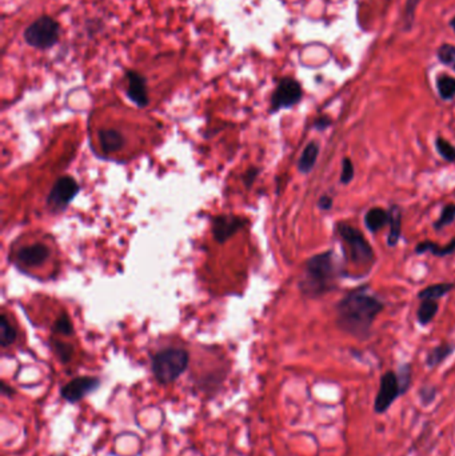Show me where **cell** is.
<instances>
[{
	"mask_svg": "<svg viewBox=\"0 0 455 456\" xmlns=\"http://www.w3.org/2000/svg\"><path fill=\"white\" fill-rule=\"evenodd\" d=\"M383 303L375 296L355 290L337 306V324L341 330L356 338H366L375 318L382 312Z\"/></svg>",
	"mask_w": 455,
	"mask_h": 456,
	"instance_id": "obj_1",
	"label": "cell"
},
{
	"mask_svg": "<svg viewBox=\"0 0 455 456\" xmlns=\"http://www.w3.org/2000/svg\"><path fill=\"white\" fill-rule=\"evenodd\" d=\"M339 265L333 251H326L310 258L303 269L299 289L303 295L318 297L335 289Z\"/></svg>",
	"mask_w": 455,
	"mask_h": 456,
	"instance_id": "obj_2",
	"label": "cell"
},
{
	"mask_svg": "<svg viewBox=\"0 0 455 456\" xmlns=\"http://www.w3.org/2000/svg\"><path fill=\"white\" fill-rule=\"evenodd\" d=\"M188 362L190 356L185 349H163L153 358V373L159 383L168 384L186 371Z\"/></svg>",
	"mask_w": 455,
	"mask_h": 456,
	"instance_id": "obj_3",
	"label": "cell"
},
{
	"mask_svg": "<svg viewBox=\"0 0 455 456\" xmlns=\"http://www.w3.org/2000/svg\"><path fill=\"white\" fill-rule=\"evenodd\" d=\"M60 36V25L51 16H40L32 22L23 33L28 46L38 50H47L55 46Z\"/></svg>",
	"mask_w": 455,
	"mask_h": 456,
	"instance_id": "obj_4",
	"label": "cell"
},
{
	"mask_svg": "<svg viewBox=\"0 0 455 456\" xmlns=\"http://www.w3.org/2000/svg\"><path fill=\"white\" fill-rule=\"evenodd\" d=\"M337 230L342 241L348 245V256L352 263L366 267L374 262L373 248L361 231L345 223H339Z\"/></svg>",
	"mask_w": 455,
	"mask_h": 456,
	"instance_id": "obj_5",
	"label": "cell"
},
{
	"mask_svg": "<svg viewBox=\"0 0 455 456\" xmlns=\"http://www.w3.org/2000/svg\"><path fill=\"white\" fill-rule=\"evenodd\" d=\"M302 87L293 78L279 81L271 96V111L276 112L282 108H290L298 105L302 99Z\"/></svg>",
	"mask_w": 455,
	"mask_h": 456,
	"instance_id": "obj_6",
	"label": "cell"
},
{
	"mask_svg": "<svg viewBox=\"0 0 455 456\" xmlns=\"http://www.w3.org/2000/svg\"><path fill=\"white\" fill-rule=\"evenodd\" d=\"M79 192L78 182L71 176H63L56 180L49 195V204L54 210H63L70 204Z\"/></svg>",
	"mask_w": 455,
	"mask_h": 456,
	"instance_id": "obj_7",
	"label": "cell"
},
{
	"mask_svg": "<svg viewBox=\"0 0 455 456\" xmlns=\"http://www.w3.org/2000/svg\"><path fill=\"white\" fill-rule=\"evenodd\" d=\"M403 392L398 376L394 373H386L380 379V387L375 398V411L382 414L390 408L393 402Z\"/></svg>",
	"mask_w": 455,
	"mask_h": 456,
	"instance_id": "obj_8",
	"label": "cell"
},
{
	"mask_svg": "<svg viewBox=\"0 0 455 456\" xmlns=\"http://www.w3.org/2000/svg\"><path fill=\"white\" fill-rule=\"evenodd\" d=\"M101 386V380L94 376H79L62 387V398L68 403L81 402L84 397L95 391Z\"/></svg>",
	"mask_w": 455,
	"mask_h": 456,
	"instance_id": "obj_9",
	"label": "cell"
},
{
	"mask_svg": "<svg viewBox=\"0 0 455 456\" xmlns=\"http://www.w3.org/2000/svg\"><path fill=\"white\" fill-rule=\"evenodd\" d=\"M246 224V220L234 215H220L213 219V234L216 242L229 241Z\"/></svg>",
	"mask_w": 455,
	"mask_h": 456,
	"instance_id": "obj_10",
	"label": "cell"
},
{
	"mask_svg": "<svg viewBox=\"0 0 455 456\" xmlns=\"http://www.w3.org/2000/svg\"><path fill=\"white\" fill-rule=\"evenodd\" d=\"M127 96L131 102H134L138 107H146L148 105V92H147V81L136 71H127Z\"/></svg>",
	"mask_w": 455,
	"mask_h": 456,
	"instance_id": "obj_11",
	"label": "cell"
},
{
	"mask_svg": "<svg viewBox=\"0 0 455 456\" xmlns=\"http://www.w3.org/2000/svg\"><path fill=\"white\" fill-rule=\"evenodd\" d=\"M51 252L50 248L42 243H36L32 245H26L19 250L18 252V260L29 267H36L43 265L49 258Z\"/></svg>",
	"mask_w": 455,
	"mask_h": 456,
	"instance_id": "obj_12",
	"label": "cell"
},
{
	"mask_svg": "<svg viewBox=\"0 0 455 456\" xmlns=\"http://www.w3.org/2000/svg\"><path fill=\"white\" fill-rule=\"evenodd\" d=\"M98 136L105 154L118 152L125 146V136L116 130H101Z\"/></svg>",
	"mask_w": 455,
	"mask_h": 456,
	"instance_id": "obj_13",
	"label": "cell"
},
{
	"mask_svg": "<svg viewBox=\"0 0 455 456\" xmlns=\"http://www.w3.org/2000/svg\"><path fill=\"white\" fill-rule=\"evenodd\" d=\"M318 155H320V146H318V143H315V142L309 143L306 146V148L303 150L300 158H299L298 170L302 174L311 172L313 168H314V165H315V163H317Z\"/></svg>",
	"mask_w": 455,
	"mask_h": 456,
	"instance_id": "obj_14",
	"label": "cell"
},
{
	"mask_svg": "<svg viewBox=\"0 0 455 456\" xmlns=\"http://www.w3.org/2000/svg\"><path fill=\"white\" fill-rule=\"evenodd\" d=\"M390 234H389V239H387V244L390 247H395L400 239H401L402 234V213L401 209L398 206H393L390 209Z\"/></svg>",
	"mask_w": 455,
	"mask_h": 456,
	"instance_id": "obj_15",
	"label": "cell"
},
{
	"mask_svg": "<svg viewBox=\"0 0 455 456\" xmlns=\"http://www.w3.org/2000/svg\"><path fill=\"white\" fill-rule=\"evenodd\" d=\"M389 222H390V215L379 207L372 209L365 217V224L372 232L382 230L386 224H389Z\"/></svg>",
	"mask_w": 455,
	"mask_h": 456,
	"instance_id": "obj_16",
	"label": "cell"
},
{
	"mask_svg": "<svg viewBox=\"0 0 455 456\" xmlns=\"http://www.w3.org/2000/svg\"><path fill=\"white\" fill-rule=\"evenodd\" d=\"M415 252L417 254L431 252L435 256H447V255L455 252V238L447 245H438V244L431 242L419 243L415 247Z\"/></svg>",
	"mask_w": 455,
	"mask_h": 456,
	"instance_id": "obj_17",
	"label": "cell"
},
{
	"mask_svg": "<svg viewBox=\"0 0 455 456\" xmlns=\"http://www.w3.org/2000/svg\"><path fill=\"white\" fill-rule=\"evenodd\" d=\"M454 289V284L453 283H438V284H432V286H428L425 290H422L419 294H418V297L421 300H437L442 296L449 294L452 290Z\"/></svg>",
	"mask_w": 455,
	"mask_h": 456,
	"instance_id": "obj_18",
	"label": "cell"
},
{
	"mask_svg": "<svg viewBox=\"0 0 455 456\" xmlns=\"http://www.w3.org/2000/svg\"><path fill=\"white\" fill-rule=\"evenodd\" d=\"M16 336H18V334H16L15 327L8 322L7 315L3 314L0 317V345H1V347L5 349V347L11 346L16 340Z\"/></svg>",
	"mask_w": 455,
	"mask_h": 456,
	"instance_id": "obj_19",
	"label": "cell"
},
{
	"mask_svg": "<svg viewBox=\"0 0 455 456\" xmlns=\"http://www.w3.org/2000/svg\"><path fill=\"white\" fill-rule=\"evenodd\" d=\"M454 351V346L450 343H443L438 346L437 349H432L428 356V367H435L439 363H442L446 358H449Z\"/></svg>",
	"mask_w": 455,
	"mask_h": 456,
	"instance_id": "obj_20",
	"label": "cell"
},
{
	"mask_svg": "<svg viewBox=\"0 0 455 456\" xmlns=\"http://www.w3.org/2000/svg\"><path fill=\"white\" fill-rule=\"evenodd\" d=\"M437 312H438V303L435 300H424L417 312L418 322L422 325H426L434 319Z\"/></svg>",
	"mask_w": 455,
	"mask_h": 456,
	"instance_id": "obj_21",
	"label": "cell"
},
{
	"mask_svg": "<svg viewBox=\"0 0 455 456\" xmlns=\"http://www.w3.org/2000/svg\"><path fill=\"white\" fill-rule=\"evenodd\" d=\"M437 88L439 92V96L443 100H452L455 98V79L452 77L443 75L437 81Z\"/></svg>",
	"mask_w": 455,
	"mask_h": 456,
	"instance_id": "obj_22",
	"label": "cell"
},
{
	"mask_svg": "<svg viewBox=\"0 0 455 456\" xmlns=\"http://www.w3.org/2000/svg\"><path fill=\"white\" fill-rule=\"evenodd\" d=\"M435 147L439 152V155L445 159V161H455V147L452 146L446 139L443 137H437L435 140Z\"/></svg>",
	"mask_w": 455,
	"mask_h": 456,
	"instance_id": "obj_23",
	"label": "cell"
},
{
	"mask_svg": "<svg viewBox=\"0 0 455 456\" xmlns=\"http://www.w3.org/2000/svg\"><path fill=\"white\" fill-rule=\"evenodd\" d=\"M454 220L455 204H447V206L442 210L439 219L434 223V227H435V230H441V228H445V227L450 226Z\"/></svg>",
	"mask_w": 455,
	"mask_h": 456,
	"instance_id": "obj_24",
	"label": "cell"
},
{
	"mask_svg": "<svg viewBox=\"0 0 455 456\" xmlns=\"http://www.w3.org/2000/svg\"><path fill=\"white\" fill-rule=\"evenodd\" d=\"M438 59L446 66L455 67V47L452 44H443L438 50Z\"/></svg>",
	"mask_w": 455,
	"mask_h": 456,
	"instance_id": "obj_25",
	"label": "cell"
},
{
	"mask_svg": "<svg viewBox=\"0 0 455 456\" xmlns=\"http://www.w3.org/2000/svg\"><path fill=\"white\" fill-rule=\"evenodd\" d=\"M53 331L55 334H62V335H73L74 334V327L70 322L68 317L66 314L60 315V318L55 322Z\"/></svg>",
	"mask_w": 455,
	"mask_h": 456,
	"instance_id": "obj_26",
	"label": "cell"
},
{
	"mask_svg": "<svg viewBox=\"0 0 455 456\" xmlns=\"http://www.w3.org/2000/svg\"><path fill=\"white\" fill-rule=\"evenodd\" d=\"M54 349L56 355L60 358V360L63 363H67V362L71 360L74 349L70 345H66V343H62V342H54Z\"/></svg>",
	"mask_w": 455,
	"mask_h": 456,
	"instance_id": "obj_27",
	"label": "cell"
},
{
	"mask_svg": "<svg viewBox=\"0 0 455 456\" xmlns=\"http://www.w3.org/2000/svg\"><path fill=\"white\" fill-rule=\"evenodd\" d=\"M354 178V165L348 158L342 161V174H341V183L348 185Z\"/></svg>",
	"mask_w": 455,
	"mask_h": 456,
	"instance_id": "obj_28",
	"label": "cell"
},
{
	"mask_svg": "<svg viewBox=\"0 0 455 456\" xmlns=\"http://www.w3.org/2000/svg\"><path fill=\"white\" fill-rule=\"evenodd\" d=\"M421 0H407V4H406V10H404V18H406V22L407 23H411L413 22V18H414V12H415V8L418 5Z\"/></svg>",
	"mask_w": 455,
	"mask_h": 456,
	"instance_id": "obj_29",
	"label": "cell"
},
{
	"mask_svg": "<svg viewBox=\"0 0 455 456\" xmlns=\"http://www.w3.org/2000/svg\"><path fill=\"white\" fill-rule=\"evenodd\" d=\"M331 119L328 116H320L318 119H315L314 122V127L318 130V131H324L326 129H328L331 126Z\"/></svg>",
	"mask_w": 455,
	"mask_h": 456,
	"instance_id": "obj_30",
	"label": "cell"
},
{
	"mask_svg": "<svg viewBox=\"0 0 455 456\" xmlns=\"http://www.w3.org/2000/svg\"><path fill=\"white\" fill-rule=\"evenodd\" d=\"M257 176H258V170H257V168H250V170L244 174V185H246L247 187H250V186L254 183V180L257 179Z\"/></svg>",
	"mask_w": 455,
	"mask_h": 456,
	"instance_id": "obj_31",
	"label": "cell"
},
{
	"mask_svg": "<svg viewBox=\"0 0 455 456\" xmlns=\"http://www.w3.org/2000/svg\"><path fill=\"white\" fill-rule=\"evenodd\" d=\"M318 207L321 210H326V211L330 210L333 207V199L330 196H327V195H323L321 199L318 200Z\"/></svg>",
	"mask_w": 455,
	"mask_h": 456,
	"instance_id": "obj_32",
	"label": "cell"
},
{
	"mask_svg": "<svg viewBox=\"0 0 455 456\" xmlns=\"http://www.w3.org/2000/svg\"><path fill=\"white\" fill-rule=\"evenodd\" d=\"M450 26H452V28H453V29H454V32H455V16H454V18H453V19H452V22H450Z\"/></svg>",
	"mask_w": 455,
	"mask_h": 456,
	"instance_id": "obj_33",
	"label": "cell"
}]
</instances>
